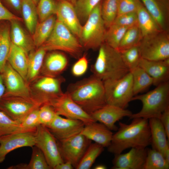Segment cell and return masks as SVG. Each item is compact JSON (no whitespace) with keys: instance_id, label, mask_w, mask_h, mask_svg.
<instances>
[{"instance_id":"6","label":"cell","mask_w":169,"mask_h":169,"mask_svg":"<svg viewBox=\"0 0 169 169\" xmlns=\"http://www.w3.org/2000/svg\"><path fill=\"white\" fill-rule=\"evenodd\" d=\"M65 80L60 75L52 77L39 75L28 84L31 99L40 107L49 103L64 93L61 85Z\"/></svg>"},{"instance_id":"37","label":"cell","mask_w":169,"mask_h":169,"mask_svg":"<svg viewBox=\"0 0 169 169\" xmlns=\"http://www.w3.org/2000/svg\"><path fill=\"white\" fill-rule=\"evenodd\" d=\"M128 28L113 23L106 30L104 43L110 47L117 49Z\"/></svg>"},{"instance_id":"28","label":"cell","mask_w":169,"mask_h":169,"mask_svg":"<svg viewBox=\"0 0 169 169\" xmlns=\"http://www.w3.org/2000/svg\"><path fill=\"white\" fill-rule=\"evenodd\" d=\"M136 13L138 25L143 37L162 31L141 2L139 5Z\"/></svg>"},{"instance_id":"40","label":"cell","mask_w":169,"mask_h":169,"mask_svg":"<svg viewBox=\"0 0 169 169\" xmlns=\"http://www.w3.org/2000/svg\"><path fill=\"white\" fill-rule=\"evenodd\" d=\"M30 160L26 164V169H50L46 158L41 150L34 146L32 147Z\"/></svg>"},{"instance_id":"49","label":"cell","mask_w":169,"mask_h":169,"mask_svg":"<svg viewBox=\"0 0 169 169\" xmlns=\"http://www.w3.org/2000/svg\"><path fill=\"white\" fill-rule=\"evenodd\" d=\"M166 132L167 139L169 140V107L161 114L159 118Z\"/></svg>"},{"instance_id":"43","label":"cell","mask_w":169,"mask_h":169,"mask_svg":"<svg viewBox=\"0 0 169 169\" xmlns=\"http://www.w3.org/2000/svg\"><path fill=\"white\" fill-rule=\"evenodd\" d=\"M57 114L49 104H43L39 107L38 117L40 125L46 127L49 126Z\"/></svg>"},{"instance_id":"7","label":"cell","mask_w":169,"mask_h":169,"mask_svg":"<svg viewBox=\"0 0 169 169\" xmlns=\"http://www.w3.org/2000/svg\"><path fill=\"white\" fill-rule=\"evenodd\" d=\"M100 3L93 10L82 26L80 42L86 49H99L105 42L106 30L101 14Z\"/></svg>"},{"instance_id":"23","label":"cell","mask_w":169,"mask_h":169,"mask_svg":"<svg viewBox=\"0 0 169 169\" xmlns=\"http://www.w3.org/2000/svg\"><path fill=\"white\" fill-rule=\"evenodd\" d=\"M80 133L104 147H108L110 145L113 134L106 126L98 121L85 125Z\"/></svg>"},{"instance_id":"4","label":"cell","mask_w":169,"mask_h":169,"mask_svg":"<svg viewBox=\"0 0 169 169\" xmlns=\"http://www.w3.org/2000/svg\"><path fill=\"white\" fill-rule=\"evenodd\" d=\"M145 94L134 96L132 101H141L142 107L138 112L132 114L130 119L142 118L149 120L151 118H159L161 114L169 107V81L162 83Z\"/></svg>"},{"instance_id":"46","label":"cell","mask_w":169,"mask_h":169,"mask_svg":"<svg viewBox=\"0 0 169 169\" xmlns=\"http://www.w3.org/2000/svg\"><path fill=\"white\" fill-rule=\"evenodd\" d=\"M140 0H118V15L136 12Z\"/></svg>"},{"instance_id":"18","label":"cell","mask_w":169,"mask_h":169,"mask_svg":"<svg viewBox=\"0 0 169 169\" xmlns=\"http://www.w3.org/2000/svg\"><path fill=\"white\" fill-rule=\"evenodd\" d=\"M132 112L125 109L106 104L90 115L96 121L104 125L110 130L116 131L115 123L125 117H129Z\"/></svg>"},{"instance_id":"8","label":"cell","mask_w":169,"mask_h":169,"mask_svg":"<svg viewBox=\"0 0 169 169\" xmlns=\"http://www.w3.org/2000/svg\"><path fill=\"white\" fill-rule=\"evenodd\" d=\"M103 81L106 104L125 109L134 96L131 72L121 78Z\"/></svg>"},{"instance_id":"51","label":"cell","mask_w":169,"mask_h":169,"mask_svg":"<svg viewBox=\"0 0 169 169\" xmlns=\"http://www.w3.org/2000/svg\"><path fill=\"white\" fill-rule=\"evenodd\" d=\"M74 168L70 162L66 161L57 165L54 169H73Z\"/></svg>"},{"instance_id":"26","label":"cell","mask_w":169,"mask_h":169,"mask_svg":"<svg viewBox=\"0 0 169 169\" xmlns=\"http://www.w3.org/2000/svg\"><path fill=\"white\" fill-rule=\"evenodd\" d=\"M47 51L42 47L30 51L28 54V68L26 81L28 84L40 75Z\"/></svg>"},{"instance_id":"50","label":"cell","mask_w":169,"mask_h":169,"mask_svg":"<svg viewBox=\"0 0 169 169\" xmlns=\"http://www.w3.org/2000/svg\"><path fill=\"white\" fill-rule=\"evenodd\" d=\"M6 3L17 10H21L22 0H3Z\"/></svg>"},{"instance_id":"13","label":"cell","mask_w":169,"mask_h":169,"mask_svg":"<svg viewBox=\"0 0 169 169\" xmlns=\"http://www.w3.org/2000/svg\"><path fill=\"white\" fill-rule=\"evenodd\" d=\"M59 141V149L64 161L70 162L75 168L91 141L80 133Z\"/></svg>"},{"instance_id":"55","label":"cell","mask_w":169,"mask_h":169,"mask_svg":"<svg viewBox=\"0 0 169 169\" xmlns=\"http://www.w3.org/2000/svg\"><path fill=\"white\" fill-rule=\"evenodd\" d=\"M32 0L33 2L35 3V4H37L38 3L39 0Z\"/></svg>"},{"instance_id":"52","label":"cell","mask_w":169,"mask_h":169,"mask_svg":"<svg viewBox=\"0 0 169 169\" xmlns=\"http://www.w3.org/2000/svg\"><path fill=\"white\" fill-rule=\"evenodd\" d=\"M5 92V87L3 82L2 75L0 73V101L4 95Z\"/></svg>"},{"instance_id":"5","label":"cell","mask_w":169,"mask_h":169,"mask_svg":"<svg viewBox=\"0 0 169 169\" xmlns=\"http://www.w3.org/2000/svg\"><path fill=\"white\" fill-rule=\"evenodd\" d=\"M41 47L47 51H60L75 57L80 56L83 48L74 35L57 19L51 34Z\"/></svg>"},{"instance_id":"45","label":"cell","mask_w":169,"mask_h":169,"mask_svg":"<svg viewBox=\"0 0 169 169\" xmlns=\"http://www.w3.org/2000/svg\"><path fill=\"white\" fill-rule=\"evenodd\" d=\"M113 23L130 28L138 23L136 12L129 13L117 16Z\"/></svg>"},{"instance_id":"35","label":"cell","mask_w":169,"mask_h":169,"mask_svg":"<svg viewBox=\"0 0 169 169\" xmlns=\"http://www.w3.org/2000/svg\"><path fill=\"white\" fill-rule=\"evenodd\" d=\"M169 163L163 154L153 148L147 149L143 169H168Z\"/></svg>"},{"instance_id":"30","label":"cell","mask_w":169,"mask_h":169,"mask_svg":"<svg viewBox=\"0 0 169 169\" xmlns=\"http://www.w3.org/2000/svg\"><path fill=\"white\" fill-rule=\"evenodd\" d=\"M4 21H0V73L7 61L11 44L10 27Z\"/></svg>"},{"instance_id":"34","label":"cell","mask_w":169,"mask_h":169,"mask_svg":"<svg viewBox=\"0 0 169 169\" xmlns=\"http://www.w3.org/2000/svg\"><path fill=\"white\" fill-rule=\"evenodd\" d=\"M104 149L102 146L95 143L89 145L78 165L76 169H89Z\"/></svg>"},{"instance_id":"20","label":"cell","mask_w":169,"mask_h":169,"mask_svg":"<svg viewBox=\"0 0 169 169\" xmlns=\"http://www.w3.org/2000/svg\"><path fill=\"white\" fill-rule=\"evenodd\" d=\"M145 8L153 18L160 29L169 31L168 0H141Z\"/></svg>"},{"instance_id":"36","label":"cell","mask_w":169,"mask_h":169,"mask_svg":"<svg viewBox=\"0 0 169 169\" xmlns=\"http://www.w3.org/2000/svg\"><path fill=\"white\" fill-rule=\"evenodd\" d=\"M101 14L106 28L114 23L118 13V0H104L101 4Z\"/></svg>"},{"instance_id":"15","label":"cell","mask_w":169,"mask_h":169,"mask_svg":"<svg viewBox=\"0 0 169 169\" xmlns=\"http://www.w3.org/2000/svg\"><path fill=\"white\" fill-rule=\"evenodd\" d=\"M1 74L5 87L3 95L20 96L31 99L27 84L7 61Z\"/></svg>"},{"instance_id":"42","label":"cell","mask_w":169,"mask_h":169,"mask_svg":"<svg viewBox=\"0 0 169 169\" xmlns=\"http://www.w3.org/2000/svg\"><path fill=\"white\" fill-rule=\"evenodd\" d=\"M37 7L40 22L56 14L57 4L54 0H39Z\"/></svg>"},{"instance_id":"17","label":"cell","mask_w":169,"mask_h":169,"mask_svg":"<svg viewBox=\"0 0 169 169\" xmlns=\"http://www.w3.org/2000/svg\"><path fill=\"white\" fill-rule=\"evenodd\" d=\"M146 148H131L128 152L115 154L112 161L114 169H143Z\"/></svg>"},{"instance_id":"53","label":"cell","mask_w":169,"mask_h":169,"mask_svg":"<svg viewBox=\"0 0 169 169\" xmlns=\"http://www.w3.org/2000/svg\"><path fill=\"white\" fill-rule=\"evenodd\" d=\"M106 167L105 165L102 164L97 165L94 168L95 169H106Z\"/></svg>"},{"instance_id":"9","label":"cell","mask_w":169,"mask_h":169,"mask_svg":"<svg viewBox=\"0 0 169 169\" xmlns=\"http://www.w3.org/2000/svg\"><path fill=\"white\" fill-rule=\"evenodd\" d=\"M139 46L143 59L160 61L169 58V31H161L144 36Z\"/></svg>"},{"instance_id":"48","label":"cell","mask_w":169,"mask_h":169,"mask_svg":"<svg viewBox=\"0 0 169 169\" xmlns=\"http://www.w3.org/2000/svg\"><path fill=\"white\" fill-rule=\"evenodd\" d=\"M13 20H21V19L10 11L0 0V21H9Z\"/></svg>"},{"instance_id":"33","label":"cell","mask_w":169,"mask_h":169,"mask_svg":"<svg viewBox=\"0 0 169 169\" xmlns=\"http://www.w3.org/2000/svg\"><path fill=\"white\" fill-rule=\"evenodd\" d=\"M142 38L138 23L129 28L125 33L117 50L120 52L138 45Z\"/></svg>"},{"instance_id":"41","label":"cell","mask_w":169,"mask_h":169,"mask_svg":"<svg viewBox=\"0 0 169 169\" xmlns=\"http://www.w3.org/2000/svg\"><path fill=\"white\" fill-rule=\"evenodd\" d=\"M101 0H78L74 5L80 20H86L91 12Z\"/></svg>"},{"instance_id":"25","label":"cell","mask_w":169,"mask_h":169,"mask_svg":"<svg viewBox=\"0 0 169 169\" xmlns=\"http://www.w3.org/2000/svg\"><path fill=\"white\" fill-rule=\"evenodd\" d=\"M152 148L161 152L163 155L166 149L169 147L168 140L163 126L158 118L148 120Z\"/></svg>"},{"instance_id":"47","label":"cell","mask_w":169,"mask_h":169,"mask_svg":"<svg viewBox=\"0 0 169 169\" xmlns=\"http://www.w3.org/2000/svg\"><path fill=\"white\" fill-rule=\"evenodd\" d=\"M88 66V61L85 55L80 57L73 65L71 69L72 74L75 77H79L86 72Z\"/></svg>"},{"instance_id":"27","label":"cell","mask_w":169,"mask_h":169,"mask_svg":"<svg viewBox=\"0 0 169 169\" xmlns=\"http://www.w3.org/2000/svg\"><path fill=\"white\" fill-rule=\"evenodd\" d=\"M7 62L26 81L28 68V54L11 43Z\"/></svg>"},{"instance_id":"21","label":"cell","mask_w":169,"mask_h":169,"mask_svg":"<svg viewBox=\"0 0 169 169\" xmlns=\"http://www.w3.org/2000/svg\"><path fill=\"white\" fill-rule=\"evenodd\" d=\"M139 66L143 69L151 77L153 85L169 81V58L160 61H152L141 58Z\"/></svg>"},{"instance_id":"16","label":"cell","mask_w":169,"mask_h":169,"mask_svg":"<svg viewBox=\"0 0 169 169\" xmlns=\"http://www.w3.org/2000/svg\"><path fill=\"white\" fill-rule=\"evenodd\" d=\"M84 125L81 120L57 115L51 124L46 127L57 140L61 141L80 133Z\"/></svg>"},{"instance_id":"22","label":"cell","mask_w":169,"mask_h":169,"mask_svg":"<svg viewBox=\"0 0 169 169\" xmlns=\"http://www.w3.org/2000/svg\"><path fill=\"white\" fill-rule=\"evenodd\" d=\"M49 53L45 56L40 75L56 77L67 68L68 61L66 56L63 53L56 51Z\"/></svg>"},{"instance_id":"39","label":"cell","mask_w":169,"mask_h":169,"mask_svg":"<svg viewBox=\"0 0 169 169\" xmlns=\"http://www.w3.org/2000/svg\"><path fill=\"white\" fill-rule=\"evenodd\" d=\"M120 52L124 62L130 71L139 66L142 58L139 45Z\"/></svg>"},{"instance_id":"32","label":"cell","mask_w":169,"mask_h":169,"mask_svg":"<svg viewBox=\"0 0 169 169\" xmlns=\"http://www.w3.org/2000/svg\"><path fill=\"white\" fill-rule=\"evenodd\" d=\"M36 5L31 0H22L21 10L23 18L27 29L32 34L38 23Z\"/></svg>"},{"instance_id":"31","label":"cell","mask_w":169,"mask_h":169,"mask_svg":"<svg viewBox=\"0 0 169 169\" xmlns=\"http://www.w3.org/2000/svg\"><path fill=\"white\" fill-rule=\"evenodd\" d=\"M130 71L132 77L134 96L145 90L151 85H153V79L143 69L139 66Z\"/></svg>"},{"instance_id":"54","label":"cell","mask_w":169,"mask_h":169,"mask_svg":"<svg viewBox=\"0 0 169 169\" xmlns=\"http://www.w3.org/2000/svg\"><path fill=\"white\" fill-rule=\"evenodd\" d=\"M66 1H69L72 3V4H74L76 3V2L78 1V0H65Z\"/></svg>"},{"instance_id":"14","label":"cell","mask_w":169,"mask_h":169,"mask_svg":"<svg viewBox=\"0 0 169 169\" xmlns=\"http://www.w3.org/2000/svg\"><path fill=\"white\" fill-rule=\"evenodd\" d=\"M36 130L21 132L0 137V163L11 151L23 147H32L36 144Z\"/></svg>"},{"instance_id":"44","label":"cell","mask_w":169,"mask_h":169,"mask_svg":"<svg viewBox=\"0 0 169 169\" xmlns=\"http://www.w3.org/2000/svg\"><path fill=\"white\" fill-rule=\"evenodd\" d=\"M39 107L29 113L21 123L23 132L35 130L40 125L38 117Z\"/></svg>"},{"instance_id":"38","label":"cell","mask_w":169,"mask_h":169,"mask_svg":"<svg viewBox=\"0 0 169 169\" xmlns=\"http://www.w3.org/2000/svg\"><path fill=\"white\" fill-rule=\"evenodd\" d=\"M23 132L21 123L11 119L0 110V137Z\"/></svg>"},{"instance_id":"19","label":"cell","mask_w":169,"mask_h":169,"mask_svg":"<svg viewBox=\"0 0 169 169\" xmlns=\"http://www.w3.org/2000/svg\"><path fill=\"white\" fill-rule=\"evenodd\" d=\"M56 14L57 20L64 25L74 35L80 38L82 26L73 4L62 0L57 4Z\"/></svg>"},{"instance_id":"3","label":"cell","mask_w":169,"mask_h":169,"mask_svg":"<svg viewBox=\"0 0 169 169\" xmlns=\"http://www.w3.org/2000/svg\"><path fill=\"white\" fill-rule=\"evenodd\" d=\"M99 49L97 58L91 66L93 75L104 81L121 78L130 72L117 49L105 43Z\"/></svg>"},{"instance_id":"10","label":"cell","mask_w":169,"mask_h":169,"mask_svg":"<svg viewBox=\"0 0 169 169\" xmlns=\"http://www.w3.org/2000/svg\"><path fill=\"white\" fill-rule=\"evenodd\" d=\"M36 144L43 153L51 169L64 162L57 139L45 126L40 125L35 132Z\"/></svg>"},{"instance_id":"2","label":"cell","mask_w":169,"mask_h":169,"mask_svg":"<svg viewBox=\"0 0 169 169\" xmlns=\"http://www.w3.org/2000/svg\"><path fill=\"white\" fill-rule=\"evenodd\" d=\"M66 92L90 115L107 104L103 81L93 74L70 84Z\"/></svg>"},{"instance_id":"24","label":"cell","mask_w":169,"mask_h":169,"mask_svg":"<svg viewBox=\"0 0 169 169\" xmlns=\"http://www.w3.org/2000/svg\"><path fill=\"white\" fill-rule=\"evenodd\" d=\"M18 21L17 20L10 21L11 41L12 44L23 50L28 54L36 47L33 39L26 33Z\"/></svg>"},{"instance_id":"29","label":"cell","mask_w":169,"mask_h":169,"mask_svg":"<svg viewBox=\"0 0 169 169\" xmlns=\"http://www.w3.org/2000/svg\"><path fill=\"white\" fill-rule=\"evenodd\" d=\"M56 18L54 15L38 23L33 34V40L36 49L41 47L51 34Z\"/></svg>"},{"instance_id":"1","label":"cell","mask_w":169,"mask_h":169,"mask_svg":"<svg viewBox=\"0 0 169 169\" xmlns=\"http://www.w3.org/2000/svg\"><path fill=\"white\" fill-rule=\"evenodd\" d=\"M129 124L119 122V128L113 134L108 151L114 154H120L131 148H146L151 145L148 120L142 118L132 119Z\"/></svg>"},{"instance_id":"12","label":"cell","mask_w":169,"mask_h":169,"mask_svg":"<svg viewBox=\"0 0 169 169\" xmlns=\"http://www.w3.org/2000/svg\"><path fill=\"white\" fill-rule=\"evenodd\" d=\"M39 107L31 100L20 96L3 95L0 101V110L20 123L29 113Z\"/></svg>"},{"instance_id":"11","label":"cell","mask_w":169,"mask_h":169,"mask_svg":"<svg viewBox=\"0 0 169 169\" xmlns=\"http://www.w3.org/2000/svg\"><path fill=\"white\" fill-rule=\"evenodd\" d=\"M48 104L52 106L58 115L81 120L85 125L96 121L91 115L86 112L76 103L66 92L53 100Z\"/></svg>"}]
</instances>
